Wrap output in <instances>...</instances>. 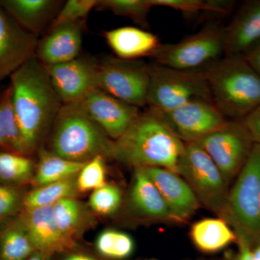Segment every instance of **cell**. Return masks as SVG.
Segmentation results:
<instances>
[{
  "label": "cell",
  "instance_id": "obj_1",
  "mask_svg": "<svg viewBox=\"0 0 260 260\" xmlns=\"http://www.w3.org/2000/svg\"><path fill=\"white\" fill-rule=\"evenodd\" d=\"M13 104L25 154L34 151L63 106L46 66L36 56L10 76Z\"/></svg>",
  "mask_w": 260,
  "mask_h": 260
},
{
  "label": "cell",
  "instance_id": "obj_2",
  "mask_svg": "<svg viewBox=\"0 0 260 260\" xmlns=\"http://www.w3.org/2000/svg\"><path fill=\"white\" fill-rule=\"evenodd\" d=\"M184 145L158 114L149 109L140 113L114 141V158L135 169L160 167L177 173Z\"/></svg>",
  "mask_w": 260,
  "mask_h": 260
},
{
  "label": "cell",
  "instance_id": "obj_3",
  "mask_svg": "<svg viewBox=\"0 0 260 260\" xmlns=\"http://www.w3.org/2000/svg\"><path fill=\"white\" fill-rule=\"evenodd\" d=\"M212 102L225 117L242 120L260 104V75L242 56H225L205 69Z\"/></svg>",
  "mask_w": 260,
  "mask_h": 260
},
{
  "label": "cell",
  "instance_id": "obj_4",
  "mask_svg": "<svg viewBox=\"0 0 260 260\" xmlns=\"http://www.w3.org/2000/svg\"><path fill=\"white\" fill-rule=\"evenodd\" d=\"M52 153L86 162L96 155L114 158V142L88 115L80 103L63 104L54 122Z\"/></svg>",
  "mask_w": 260,
  "mask_h": 260
},
{
  "label": "cell",
  "instance_id": "obj_5",
  "mask_svg": "<svg viewBox=\"0 0 260 260\" xmlns=\"http://www.w3.org/2000/svg\"><path fill=\"white\" fill-rule=\"evenodd\" d=\"M228 223L237 239L252 247L260 241V145L254 143L250 155L238 174L228 198Z\"/></svg>",
  "mask_w": 260,
  "mask_h": 260
},
{
  "label": "cell",
  "instance_id": "obj_6",
  "mask_svg": "<svg viewBox=\"0 0 260 260\" xmlns=\"http://www.w3.org/2000/svg\"><path fill=\"white\" fill-rule=\"evenodd\" d=\"M177 173L190 186L200 205L228 223L229 184L213 159L196 142L185 143Z\"/></svg>",
  "mask_w": 260,
  "mask_h": 260
},
{
  "label": "cell",
  "instance_id": "obj_7",
  "mask_svg": "<svg viewBox=\"0 0 260 260\" xmlns=\"http://www.w3.org/2000/svg\"><path fill=\"white\" fill-rule=\"evenodd\" d=\"M196 99L212 101L205 69L182 70L150 65L149 109L167 112Z\"/></svg>",
  "mask_w": 260,
  "mask_h": 260
},
{
  "label": "cell",
  "instance_id": "obj_8",
  "mask_svg": "<svg viewBox=\"0 0 260 260\" xmlns=\"http://www.w3.org/2000/svg\"><path fill=\"white\" fill-rule=\"evenodd\" d=\"M225 54L224 28L208 24L175 44H161L151 57L155 64L182 70H201Z\"/></svg>",
  "mask_w": 260,
  "mask_h": 260
},
{
  "label": "cell",
  "instance_id": "obj_9",
  "mask_svg": "<svg viewBox=\"0 0 260 260\" xmlns=\"http://www.w3.org/2000/svg\"><path fill=\"white\" fill-rule=\"evenodd\" d=\"M150 65L143 61L107 58L99 63L98 87L136 107L147 105Z\"/></svg>",
  "mask_w": 260,
  "mask_h": 260
},
{
  "label": "cell",
  "instance_id": "obj_10",
  "mask_svg": "<svg viewBox=\"0 0 260 260\" xmlns=\"http://www.w3.org/2000/svg\"><path fill=\"white\" fill-rule=\"evenodd\" d=\"M196 143L213 159L229 184L244 167L254 144L243 121L232 119Z\"/></svg>",
  "mask_w": 260,
  "mask_h": 260
},
{
  "label": "cell",
  "instance_id": "obj_11",
  "mask_svg": "<svg viewBox=\"0 0 260 260\" xmlns=\"http://www.w3.org/2000/svg\"><path fill=\"white\" fill-rule=\"evenodd\" d=\"M154 112L184 143L198 141L229 120L212 101L204 99H194L167 112Z\"/></svg>",
  "mask_w": 260,
  "mask_h": 260
},
{
  "label": "cell",
  "instance_id": "obj_12",
  "mask_svg": "<svg viewBox=\"0 0 260 260\" xmlns=\"http://www.w3.org/2000/svg\"><path fill=\"white\" fill-rule=\"evenodd\" d=\"M46 68L63 104L81 102L99 88V64L92 59L78 57L62 64L46 66Z\"/></svg>",
  "mask_w": 260,
  "mask_h": 260
},
{
  "label": "cell",
  "instance_id": "obj_13",
  "mask_svg": "<svg viewBox=\"0 0 260 260\" xmlns=\"http://www.w3.org/2000/svg\"><path fill=\"white\" fill-rule=\"evenodd\" d=\"M85 112L110 139L116 141L124 134L140 114L139 108L98 88L80 102Z\"/></svg>",
  "mask_w": 260,
  "mask_h": 260
},
{
  "label": "cell",
  "instance_id": "obj_14",
  "mask_svg": "<svg viewBox=\"0 0 260 260\" xmlns=\"http://www.w3.org/2000/svg\"><path fill=\"white\" fill-rule=\"evenodd\" d=\"M38 37L19 25L0 7V80L11 76L37 51Z\"/></svg>",
  "mask_w": 260,
  "mask_h": 260
},
{
  "label": "cell",
  "instance_id": "obj_15",
  "mask_svg": "<svg viewBox=\"0 0 260 260\" xmlns=\"http://www.w3.org/2000/svg\"><path fill=\"white\" fill-rule=\"evenodd\" d=\"M142 169L160 191L173 220L184 221L194 215L200 203L179 174L160 167Z\"/></svg>",
  "mask_w": 260,
  "mask_h": 260
},
{
  "label": "cell",
  "instance_id": "obj_16",
  "mask_svg": "<svg viewBox=\"0 0 260 260\" xmlns=\"http://www.w3.org/2000/svg\"><path fill=\"white\" fill-rule=\"evenodd\" d=\"M20 214L37 251L51 256L74 246V241L65 237L56 225L53 206L23 209Z\"/></svg>",
  "mask_w": 260,
  "mask_h": 260
},
{
  "label": "cell",
  "instance_id": "obj_17",
  "mask_svg": "<svg viewBox=\"0 0 260 260\" xmlns=\"http://www.w3.org/2000/svg\"><path fill=\"white\" fill-rule=\"evenodd\" d=\"M83 37V21L64 24L51 29L38 43L36 57L46 66L73 60L79 55Z\"/></svg>",
  "mask_w": 260,
  "mask_h": 260
},
{
  "label": "cell",
  "instance_id": "obj_18",
  "mask_svg": "<svg viewBox=\"0 0 260 260\" xmlns=\"http://www.w3.org/2000/svg\"><path fill=\"white\" fill-rule=\"evenodd\" d=\"M225 55L242 56L260 42V0L242 5L224 28Z\"/></svg>",
  "mask_w": 260,
  "mask_h": 260
},
{
  "label": "cell",
  "instance_id": "obj_19",
  "mask_svg": "<svg viewBox=\"0 0 260 260\" xmlns=\"http://www.w3.org/2000/svg\"><path fill=\"white\" fill-rule=\"evenodd\" d=\"M108 45L118 58L137 60L151 56L161 45L157 36L144 29L124 26L104 32Z\"/></svg>",
  "mask_w": 260,
  "mask_h": 260
},
{
  "label": "cell",
  "instance_id": "obj_20",
  "mask_svg": "<svg viewBox=\"0 0 260 260\" xmlns=\"http://www.w3.org/2000/svg\"><path fill=\"white\" fill-rule=\"evenodd\" d=\"M129 202L133 209L145 218L172 220L160 191L142 168L135 169Z\"/></svg>",
  "mask_w": 260,
  "mask_h": 260
},
{
  "label": "cell",
  "instance_id": "obj_21",
  "mask_svg": "<svg viewBox=\"0 0 260 260\" xmlns=\"http://www.w3.org/2000/svg\"><path fill=\"white\" fill-rule=\"evenodd\" d=\"M58 4L53 0L0 1V6L19 25L37 37L54 14Z\"/></svg>",
  "mask_w": 260,
  "mask_h": 260
},
{
  "label": "cell",
  "instance_id": "obj_22",
  "mask_svg": "<svg viewBox=\"0 0 260 260\" xmlns=\"http://www.w3.org/2000/svg\"><path fill=\"white\" fill-rule=\"evenodd\" d=\"M36 251L20 213L0 223V260H25Z\"/></svg>",
  "mask_w": 260,
  "mask_h": 260
},
{
  "label": "cell",
  "instance_id": "obj_23",
  "mask_svg": "<svg viewBox=\"0 0 260 260\" xmlns=\"http://www.w3.org/2000/svg\"><path fill=\"white\" fill-rule=\"evenodd\" d=\"M190 237L195 246L205 253L217 252L237 241L232 226L220 218L195 222L191 227Z\"/></svg>",
  "mask_w": 260,
  "mask_h": 260
},
{
  "label": "cell",
  "instance_id": "obj_24",
  "mask_svg": "<svg viewBox=\"0 0 260 260\" xmlns=\"http://www.w3.org/2000/svg\"><path fill=\"white\" fill-rule=\"evenodd\" d=\"M85 164L68 160L52 152L43 150L32 177L34 184L37 186H44L75 177Z\"/></svg>",
  "mask_w": 260,
  "mask_h": 260
},
{
  "label": "cell",
  "instance_id": "obj_25",
  "mask_svg": "<svg viewBox=\"0 0 260 260\" xmlns=\"http://www.w3.org/2000/svg\"><path fill=\"white\" fill-rule=\"evenodd\" d=\"M0 148L5 151L25 155L10 86L0 98Z\"/></svg>",
  "mask_w": 260,
  "mask_h": 260
},
{
  "label": "cell",
  "instance_id": "obj_26",
  "mask_svg": "<svg viewBox=\"0 0 260 260\" xmlns=\"http://www.w3.org/2000/svg\"><path fill=\"white\" fill-rule=\"evenodd\" d=\"M76 190V179L74 177L38 186L24 195L23 209L53 206L61 200L73 198Z\"/></svg>",
  "mask_w": 260,
  "mask_h": 260
},
{
  "label": "cell",
  "instance_id": "obj_27",
  "mask_svg": "<svg viewBox=\"0 0 260 260\" xmlns=\"http://www.w3.org/2000/svg\"><path fill=\"white\" fill-rule=\"evenodd\" d=\"M34 175V162L28 156L0 152V184L18 187Z\"/></svg>",
  "mask_w": 260,
  "mask_h": 260
},
{
  "label": "cell",
  "instance_id": "obj_28",
  "mask_svg": "<svg viewBox=\"0 0 260 260\" xmlns=\"http://www.w3.org/2000/svg\"><path fill=\"white\" fill-rule=\"evenodd\" d=\"M153 8L150 0H99L96 9L109 10L118 16L131 19L143 28H148V16Z\"/></svg>",
  "mask_w": 260,
  "mask_h": 260
},
{
  "label": "cell",
  "instance_id": "obj_29",
  "mask_svg": "<svg viewBox=\"0 0 260 260\" xmlns=\"http://www.w3.org/2000/svg\"><path fill=\"white\" fill-rule=\"evenodd\" d=\"M53 213L56 225L68 239L79 232L83 220L81 205L73 198H65L53 205Z\"/></svg>",
  "mask_w": 260,
  "mask_h": 260
},
{
  "label": "cell",
  "instance_id": "obj_30",
  "mask_svg": "<svg viewBox=\"0 0 260 260\" xmlns=\"http://www.w3.org/2000/svg\"><path fill=\"white\" fill-rule=\"evenodd\" d=\"M95 246L98 251L105 257L124 259L134 251V241L131 237L119 231L108 229L99 234Z\"/></svg>",
  "mask_w": 260,
  "mask_h": 260
},
{
  "label": "cell",
  "instance_id": "obj_31",
  "mask_svg": "<svg viewBox=\"0 0 260 260\" xmlns=\"http://www.w3.org/2000/svg\"><path fill=\"white\" fill-rule=\"evenodd\" d=\"M153 7H165L178 10L186 15L200 12L225 14L228 10L226 2L223 0H150Z\"/></svg>",
  "mask_w": 260,
  "mask_h": 260
},
{
  "label": "cell",
  "instance_id": "obj_32",
  "mask_svg": "<svg viewBox=\"0 0 260 260\" xmlns=\"http://www.w3.org/2000/svg\"><path fill=\"white\" fill-rule=\"evenodd\" d=\"M104 157L96 155L85 162L78 174L77 189L82 192L94 191L106 184V167Z\"/></svg>",
  "mask_w": 260,
  "mask_h": 260
},
{
  "label": "cell",
  "instance_id": "obj_33",
  "mask_svg": "<svg viewBox=\"0 0 260 260\" xmlns=\"http://www.w3.org/2000/svg\"><path fill=\"white\" fill-rule=\"evenodd\" d=\"M121 203V193L117 186L112 184L95 189L90 195L89 205L98 214L109 215L115 213Z\"/></svg>",
  "mask_w": 260,
  "mask_h": 260
},
{
  "label": "cell",
  "instance_id": "obj_34",
  "mask_svg": "<svg viewBox=\"0 0 260 260\" xmlns=\"http://www.w3.org/2000/svg\"><path fill=\"white\" fill-rule=\"evenodd\" d=\"M99 0H68L53 19L50 30L64 24L83 21L94 8Z\"/></svg>",
  "mask_w": 260,
  "mask_h": 260
},
{
  "label": "cell",
  "instance_id": "obj_35",
  "mask_svg": "<svg viewBox=\"0 0 260 260\" xmlns=\"http://www.w3.org/2000/svg\"><path fill=\"white\" fill-rule=\"evenodd\" d=\"M23 198L18 187L0 184V223L21 212Z\"/></svg>",
  "mask_w": 260,
  "mask_h": 260
},
{
  "label": "cell",
  "instance_id": "obj_36",
  "mask_svg": "<svg viewBox=\"0 0 260 260\" xmlns=\"http://www.w3.org/2000/svg\"><path fill=\"white\" fill-rule=\"evenodd\" d=\"M242 121L254 143L260 145V104Z\"/></svg>",
  "mask_w": 260,
  "mask_h": 260
},
{
  "label": "cell",
  "instance_id": "obj_37",
  "mask_svg": "<svg viewBox=\"0 0 260 260\" xmlns=\"http://www.w3.org/2000/svg\"><path fill=\"white\" fill-rule=\"evenodd\" d=\"M239 249L237 254L228 260H255L253 255L251 246L244 241L237 239Z\"/></svg>",
  "mask_w": 260,
  "mask_h": 260
},
{
  "label": "cell",
  "instance_id": "obj_38",
  "mask_svg": "<svg viewBox=\"0 0 260 260\" xmlns=\"http://www.w3.org/2000/svg\"><path fill=\"white\" fill-rule=\"evenodd\" d=\"M244 59L260 75V42L244 56Z\"/></svg>",
  "mask_w": 260,
  "mask_h": 260
},
{
  "label": "cell",
  "instance_id": "obj_39",
  "mask_svg": "<svg viewBox=\"0 0 260 260\" xmlns=\"http://www.w3.org/2000/svg\"><path fill=\"white\" fill-rule=\"evenodd\" d=\"M51 256L37 251L34 254H32L30 257L25 260H51Z\"/></svg>",
  "mask_w": 260,
  "mask_h": 260
},
{
  "label": "cell",
  "instance_id": "obj_40",
  "mask_svg": "<svg viewBox=\"0 0 260 260\" xmlns=\"http://www.w3.org/2000/svg\"><path fill=\"white\" fill-rule=\"evenodd\" d=\"M65 260H95L93 258L90 257L84 254H73L68 256Z\"/></svg>",
  "mask_w": 260,
  "mask_h": 260
},
{
  "label": "cell",
  "instance_id": "obj_41",
  "mask_svg": "<svg viewBox=\"0 0 260 260\" xmlns=\"http://www.w3.org/2000/svg\"><path fill=\"white\" fill-rule=\"evenodd\" d=\"M253 255L255 260H260V241L251 247Z\"/></svg>",
  "mask_w": 260,
  "mask_h": 260
}]
</instances>
